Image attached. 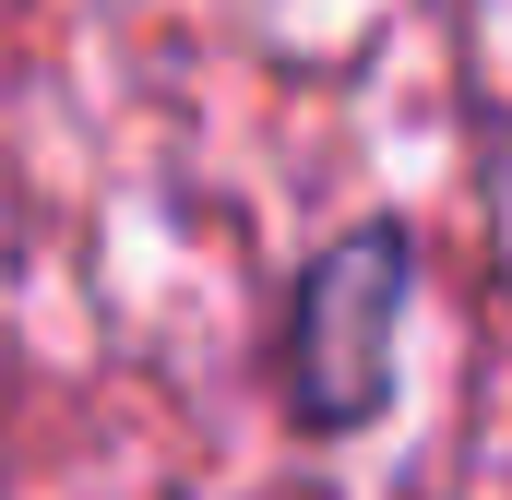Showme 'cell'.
<instances>
[{"label": "cell", "mask_w": 512, "mask_h": 500, "mask_svg": "<svg viewBox=\"0 0 512 500\" xmlns=\"http://www.w3.org/2000/svg\"><path fill=\"white\" fill-rule=\"evenodd\" d=\"M417 227L405 215H358L334 250H310L298 298H286V417L310 441H346L393 405V322L417 298Z\"/></svg>", "instance_id": "obj_1"}]
</instances>
